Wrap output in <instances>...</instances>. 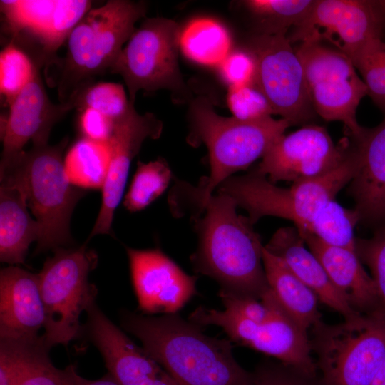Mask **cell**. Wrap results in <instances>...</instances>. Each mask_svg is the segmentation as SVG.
<instances>
[{
	"label": "cell",
	"mask_w": 385,
	"mask_h": 385,
	"mask_svg": "<svg viewBox=\"0 0 385 385\" xmlns=\"http://www.w3.org/2000/svg\"><path fill=\"white\" fill-rule=\"evenodd\" d=\"M227 195H213L203 216L193 217L197 248L195 270L215 279L219 293L261 299L270 289L262 260L264 245L249 218L237 213Z\"/></svg>",
	"instance_id": "6da1fadb"
},
{
	"label": "cell",
	"mask_w": 385,
	"mask_h": 385,
	"mask_svg": "<svg viewBox=\"0 0 385 385\" xmlns=\"http://www.w3.org/2000/svg\"><path fill=\"white\" fill-rule=\"evenodd\" d=\"M122 324L179 385H241L247 377L230 339L207 336L202 327L178 314L152 317L128 312Z\"/></svg>",
	"instance_id": "7a4b0ae2"
},
{
	"label": "cell",
	"mask_w": 385,
	"mask_h": 385,
	"mask_svg": "<svg viewBox=\"0 0 385 385\" xmlns=\"http://www.w3.org/2000/svg\"><path fill=\"white\" fill-rule=\"evenodd\" d=\"M189 117L191 144L204 143L208 150L210 175L189 192L194 217L203 213L212 192L235 173L246 169L262 158L271 145L284 134L290 123L284 118L245 121L218 115L210 98L190 101Z\"/></svg>",
	"instance_id": "3957f363"
},
{
	"label": "cell",
	"mask_w": 385,
	"mask_h": 385,
	"mask_svg": "<svg viewBox=\"0 0 385 385\" xmlns=\"http://www.w3.org/2000/svg\"><path fill=\"white\" fill-rule=\"evenodd\" d=\"M145 13V3L110 0L86 14L67 38L57 83L61 103L109 71Z\"/></svg>",
	"instance_id": "277c9868"
},
{
	"label": "cell",
	"mask_w": 385,
	"mask_h": 385,
	"mask_svg": "<svg viewBox=\"0 0 385 385\" xmlns=\"http://www.w3.org/2000/svg\"><path fill=\"white\" fill-rule=\"evenodd\" d=\"M65 138L55 145L34 146L0 175L12 177L22 185L28 206L39 227L34 255L72 244L70 221L73 210L84 195L83 189L68 180L63 160Z\"/></svg>",
	"instance_id": "5b68a950"
},
{
	"label": "cell",
	"mask_w": 385,
	"mask_h": 385,
	"mask_svg": "<svg viewBox=\"0 0 385 385\" xmlns=\"http://www.w3.org/2000/svg\"><path fill=\"white\" fill-rule=\"evenodd\" d=\"M358 163V152L353 143L346 159L321 177L283 188L254 169L246 175L229 178L217 191L231 197L245 209L252 224L265 216L281 217L292 222L302 235L319 208L350 183Z\"/></svg>",
	"instance_id": "8992f818"
},
{
	"label": "cell",
	"mask_w": 385,
	"mask_h": 385,
	"mask_svg": "<svg viewBox=\"0 0 385 385\" xmlns=\"http://www.w3.org/2000/svg\"><path fill=\"white\" fill-rule=\"evenodd\" d=\"M311 350L324 385H371L385 359V312L312 327Z\"/></svg>",
	"instance_id": "52a82bcc"
},
{
	"label": "cell",
	"mask_w": 385,
	"mask_h": 385,
	"mask_svg": "<svg viewBox=\"0 0 385 385\" xmlns=\"http://www.w3.org/2000/svg\"><path fill=\"white\" fill-rule=\"evenodd\" d=\"M86 244L55 250L37 274L45 310L43 336L50 348L78 338L81 314L95 303L96 289L89 282L88 274L98 257Z\"/></svg>",
	"instance_id": "ba28073f"
},
{
	"label": "cell",
	"mask_w": 385,
	"mask_h": 385,
	"mask_svg": "<svg viewBox=\"0 0 385 385\" xmlns=\"http://www.w3.org/2000/svg\"><path fill=\"white\" fill-rule=\"evenodd\" d=\"M180 29L172 19L147 18L136 28L109 71L123 78L134 104L140 90L166 89L179 102L192 100L179 64Z\"/></svg>",
	"instance_id": "9c48e42d"
},
{
	"label": "cell",
	"mask_w": 385,
	"mask_h": 385,
	"mask_svg": "<svg viewBox=\"0 0 385 385\" xmlns=\"http://www.w3.org/2000/svg\"><path fill=\"white\" fill-rule=\"evenodd\" d=\"M295 51L303 66L315 113L327 121L343 123L353 141L359 140L365 128L356 120V109L368 91L352 61L320 43H299Z\"/></svg>",
	"instance_id": "30bf717a"
},
{
	"label": "cell",
	"mask_w": 385,
	"mask_h": 385,
	"mask_svg": "<svg viewBox=\"0 0 385 385\" xmlns=\"http://www.w3.org/2000/svg\"><path fill=\"white\" fill-rule=\"evenodd\" d=\"M200 327H220L231 342L248 346L311 375L317 366L311 356L307 332L285 311L282 304L264 322H254L226 309L197 307L188 318Z\"/></svg>",
	"instance_id": "8fae6325"
},
{
	"label": "cell",
	"mask_w": 385,
	"mask_h": 385,
	"mask_svg": "<svg viewBox=\"0 0 385 385\" xmlns=\"http://www.w3.org/2000/svg\"><path fill=\"white\" fill-rule=\"evenodd\" d=\"M287 36L291 43H328L351 59L369 41L384 40L385 0H314Z\"/></svg>",
	"instance_id": "7c38bea8"
},
{
	"label": "cell",
	"mask_w": 385,
	"mask_h": 385,
	"mask_svg": "<svg viewBox=\"0 0 385 385\" xmlns=\"http://www.w3.org/2000/svg\"><path fill=\"white\" fill-rule=\"evenodd\" d=\"M247 49L256 60L255 85L267 98L274 114L292 125L311 119L315 112L303 66L287 34H256Z\"/></svg>",
	"instance_id": "4fadbf2b"
},
{
	"label": "cell",
	"mask_w": 385,
	"mask_h": 385,
	"mask_svg": "<svg viewBox=\"0 0 385 385\" xmlns=\"http://www.w3.org/2000/svg\"><path fill=\"white\" fill-rule=\"evenodd\" d=\"M351 147L348 138L335 145L324 128L308 125L282 135L255 170L274 184L306 181L336 168L346 159Z\"/></svg>",
	"instance_id": "5bb4252c"
},
{
	"label": "cell",
	"mask_w": 385,
	"mask_h": 385,
	"mask_svg": "<svg viewBox=\"0 0 385 385\" xmlns=\"http://www.w3.org/2000/svg\"><path fill=\"white\" fill-rule=\"evenodd\" d=\"M163 131V123L153 113L139 114L131 103L127 113L114 121L109 140L111 158L102 188L100 211L87 242L97 235L112 233L115 210L121 201L130 163L147 138L157 139Z\"/></svg>",
	"instance_id": "9a60e30c"
},
{
	"label": "cell",
	"mask_w": 385,
	"mask_h": 385,
	"mask_svg": "<svg viewBox=\"0 0 385 385\" xmlns=\"http://www.w3.org/2000/svg\"><path fill=\"white\" fill-rule=\"evenodd\" d=\"M1 139L3 150L0 173L9 170L32 140L34 146L48 144L50 132L66 113L74 108L71 102L54 104L43 87L38 67L31 81L9 105Z\"/></svg>",
	"instance_id": "2e32d148"
},
{
	"label": "cell",
	"mask_w": 385,
	"mask_h": 385,
	"mask_svg": "<svg viewBox=\"0 0 385 385\" xmlns=\"http://www.w3.org/2000/svg\"><path fill=\"white\" fill-rule=\"evenodd\" d=\"M139 308L148 314H175L196 294L188 275L159 249L126 247Z\"/></svg>",
	"instance_id": "e0dca14e"
},
{
	"label": "cell",
	"mask_w": 385,
	"mask_h": 385,
	"mask_svg": "<svg viewBox=\"0 0 385 385\" xmlns=\"http://www.w3.org/2000/svg\"><path fill=\"white\" fill-rule=\"evenodd\" d=\"M86 313L88 335L108 372L120 385H179L143 348L110 321L96 302Z\"/></svg>",
	"instance_id": "ac0fdd59"
},
{
	"label": "cell",
	"mask_w": 385,
	"mask_h": 385,
	"mask_svg": "<svg viewBox=\"0 0 385 385\" xmlns=\"http://www.w3.org/2000/svg\"><path fill=\"white\" fill-rule=\"evenodd\" d=\"M353 142L359 163L349 192L360 222L376 229L385 224V118Z\"/></svg>",
	"instance_id": "d6986e66"
},
{
	"label": "cell",
	"mask_w": 385,
	"mask_h": 385,
	"mask_svg": "<svg viewBox=\"0 0 385 385\" xmlns=\"http://www.w3.org/2000/svg\"><path fill=\"white\" fill-rule=\"evenodd\" d=\"M44 324L38 274L17 266L1 269L0 337L34 339Z\"/></svg>",
	"instance_id": "ffe728a7"
},
{
	"label": "cell",
	"mask_w": 385,
	"mask_h": 385,
	"mask_svg": "<svg viewBox=\"0 0 385 385\" xmlns=\"http://www.w3.org/2000/svg\"><path fill=\"white\" fill-rule=\"evenodd\" d=\"M295 227L279 228L265 248L280 259L291 272L317 295L319 301L342 314L344 320L361 314L355 312L335 288L316 256L304 245Z\"/></svg>",
	"instance_id": "44dd1931"
},
{
	"label": "cell",
	"mask_w": 385,
	"mask_h": 385,
	"mask_svg": "<svg viewBox=\"0 0 385 385\" xmlns=\"http://www.w3.org/2000/svg\"><path fill=\"white\" fill-rule=\"evenodd\" d=\"M302 237L333 285L355 312L367 314L379 309L375 284L356 251L327 245L309 234Z\"/></svg>",
	"instance_id": "7402d4cb"
},
{
	"label": "cell",
	"mask_w": 385,
	"mask_h": 385,
	"mask_svg": "<svg viewBox=\"0 0 385 385\" xmlns=\"http://www.w3.org/2000/svg\"><path fill=\"white\" fill-rule=\"evenodd\" d=\"M0 180V260L24 264L30 244L38 240L39 227L29 212L21 183L12 177Z\"/></svg>",
	"instance_id": "603a6c76"
},
{
	"label": "cell",
	"mask_w": 385,
	"mask_h": 385,
	"mask_svg": "<svg viewBox=\"0 0 385 385\" xmlns=\"http://www.w3.org/2000/svg\"><path fill=\"white\" fill-rule=\"evenodd\" d=\"M262 260L270 289L285 311L307 332L322 320L317 295L280 259L270 253L265 245Z\"/></svg>",
	"instance_id": "cb8c5ba5"
},
{
	"label": "cell",
	"mask_w": 385,
	"mask_h": 385,
	"mask_svg": "<svg viewBox=\"0 0 385 385\" xmlns=\"http://www.w3.org/2000/svg\"><path fill=\"white\" fill-rule=\"evenodd\" d=\"M232 38L220 21L200 17L180 31V50L189 60L207 66H217L231 52Z\"/></svg>",
	"instance_id": "d4e9b609"
},
{
	"label": "cell",
	"mask_w": 385,
	"mask_h": 385,
	"mask_svg": "<svg viewBox=\"0 0 385 385\" xmlns=\"http://www.w3.org/2000/svg\"><path fill=\"white\" fill-rule=\"evenodd\" d=\"M111 158L109 141H95L83 137L66 153V175L73 185L81 189H102Z\"/></svg>",
	"instance_id": "484cf974"
},
{
	"label": "cell",
	"mask_w": 385,
	"mask_h": 385,
	"mask_svg": "<svg viewBox=\"0 0 385 385\" xmlns=\"http://www.w3.org/2000/svg\"><path fill=\"white\" fill-rule=\"evenodd\" d=\"M360 221L355 208H346L332 199L319 208L300 235L309 234L327 245L356 251L354 229Z\"/></svg>",
	"instance_id": "4316f807"
},
{
	"label": "cell",
	"mask_w": 385,
	"mask_h": 385,
	"mask_svg": "<svg viewBox=\"0 0 385 385\" xmlns=\"http://www.w3.org/2000/svg\"><path fill=\"white\" fill-rule=\"evenodd\" d=\"M314 0H246L242 5L256 20V34H287L297 26L312 9Z\"/></svg>",
	"instance_id": "83f0119b"
},
{
	"label": "cell",
	"mask_w": 385,
	"mask_h": 385,
	"mask_svg": "<svg viewBox=\"0 0 385 385\" xmlns=\"http://www.w3.org/2000/svg\"><path fill=\"white\" fill-rule=\"evenodd\" d=\"M1 11L14 35L27 31L41 43L53 16L56 0L1 1Z\"/></svg>",
	"instance_id": "f1b7e54d"
},
{
	"label": "cell",
	"mask_w": 385,
	"mask_h": 385,
	"mask_svg": "<svg viewBox=\"0 0 385 385\" xmlns=\"http://www.w3.org/2000/svg\"><path fill=\"white\" fill-rule=\"evenodd\" d=\"M171 177V170L163 158L148 163L138 161L125 195L124 207L133 212L145 209L164 192Z\"/></svg>",
	"instance_id": "f546056e"
},
{
	"label": "cell",
	"mask_w": 385,
	"mask_h": 385,
	"mask_svg": "<svg viewBox=\"0 0 385 385\" xmlns=\"http://www.w3.org/2000/svg\"><path fill=\"white\" fill-rule=\"evenodd\" d=\"M351 60L361 76L368 96L385 112V41H369Z\"/></svg>",
	"instance_id": "4dcf8cb0"
},
{
	"label": "cell",
	"mask_w": 385,
	"mask_h": 385,
	"mask_svg": "<svg viewBox=\"0 0 385 385\" xmlns=\"http://www.w3.org/2000/svg\"><path fill=\"white\" fill-rule=\"evenodd\" d=\"M68 101L74 108H91L113 121L124 116L131 105L123 86L113 82L92 83Z\"/></svg>",
	"instance_id": "1f68e13d"
},
{
	"label": "cell",
	"mask_w": 385,
	"mask_h": 385,
	"mask_svg": "<svg viewBox=\"0 0 385 385\" xmlns=\"http://www.w3.org/2000/svg\"><path fill=\"white\" fill-rule=\"evenodd\" d=\"M49 350L43 336L34 339L0 337V385H15L25 367Z\"/></svg>",
	"instance_id": "d6a6232c"
},
{
	"label": "cell",
	"mask_w": 385,
	"mask_h": 385,
	"mask_svg": "<svg viewBox=\"0 0 385 385\" xmlns=\"http://www.w3.org/2000/svg\"><path fill=\"white\" fill-rule=\"evenodd\" d=\"M38 65L14 43L0 53V91L9 105L34 78Z\"/></svg>",
	"instance_id": "836d02e7"
},
{
	"label": "cell",
	"mask_w": 385,
	"mask_h": 385,
	"mask_svg": "<svg viewBox=\"0 0 385 385\" xmlns=\"http://www.w3.org/2000/svg\"><path fill=\"white\" fill-rule=\"evenodd\" d=\"M86 0H57L50 28L41 42L46 58L52 56L91 9Z\"/></svg>",
	"instance_id": "e575fe53"
},
{
	"label": "cell",
	"mask_w": 385,
	"mask_h": 385,
	"mask_svg": "<svg viewBox=\"0 0 385 385\" xmlns=\"http://www.w3.org/2000/svg\"><path fill=\"white\" fill-rule=\"evenodd\" d=\"M356 252L371 272L379 297V309L385 312V224L374 229L370 238H356Z\"/></svg>",
	"instance_id": "d590c367"
},
{
	"label": "cell",
	"mask_w": 385,
	"mask_h": 385,
	"mask_svg": "<svg viewBox=\"0 0 385 385\" xmlns=\"http://www.w3.org/2000/svg\"><path fill=\"white\" fill-rule=\"evenodd\" d=\"M241 385H324L319 374L311 375L283 362L265 361L248 372Z\"/></svg>",
	"instance_id": "8d00e7d4"
},
{
	"label": "cell",
	"mask_w": 385,
	"mask_h": 385,
	"mask_svg": "<svg viewBox=\"0 0 385 385\" xmlns=\"http://www.w3.org/2000/svg\"><path fill=\"white\" fill-rule=\"evenodd\" d=\"M227 103L232 116L241 120H257L274 114L267 98L255 84L228 88Z\"/></svg>",
	"instance_id": "74e56055"
},
{
	"label": "cell",
	"mask_w": 385,
	"mask_h": 385,
	"mask_svg": "<svg viewBox=\"0 0 385 385\" xmlns=\"http://www.w3.org/2000/svg\"><path fill=\"white\" fill-rule=\"evenodd\" d=\"M217 67L228 88L255 84L256 60L247 48L231 51Z\"/></svg>",
	"instance_id": "f35d334b"
},
{
	"label": "cell",
	"mask_w": 385,
	"mask_h": 385,
	"mask_svg": "<svg viewBox=\"0 0 385 385\" xmlns=\"http://www.w3.org/2000/svg\"><path fill=\"white\" fill-rule=\"evenodd\" d=\"M45 350L24 369L15 385H64L59 373Z\"/></svg>",
	"instance_id": "ab89813d"
},
{
	"label": "cell",
	"mask_w": 385,
	"mask_h": 385,
	"mask_svg": "<svg viewBox=\"0 0 385 385\" xmlns=\"http://www.w3.org/2000/svg\"><path fill=\"white\" fill-rule=\"evenodd\" d=\"M79 124L83 138L100 142L109 141L114 128L113 120L91 108L81 111Z\"/></svg>",
	"instance_id": "60d3db41"
},
{
	"label": "cell",
	"mask_w": 385,
	"mask_h": 385,
	"mask_svg": "<svg viewBox=\"0 0 385 385\" xmlns=\"http://www.w3.org/2000/svg\"><path fill=\"white\" fill-rule=\"evenodd\" d=\"M59 373L64 385H120L109 372L102 378L96 380L83 378L77 373L76 367L72 364L64 369H59Z\"/></svg>",
	"instance_id": "b9f144b4"
},
{
	"label": "cell",
	"mask_w": 385,
	"mask_h": 385,
	"mask_svg": "<svg viewBox=\"0 0 385 385\" xmlns=\"http://www.w3.org/2000/svg\"><path fill=\"white\" fill-rule=\"evenodd\" d=\"M371 385H385V359L372 380Z\"/></svg>",
	"instance_id": "7bdbcfd3"
},
{
	"label": "cell",
	"mask_w": 385,
	"mask_h": 385,
	"mask_svg": "<svg viewBox=\"0 0 385 385\" xmlns=\"http://www.w3.org/2000/svg\"><path fill=\"white\" fill-rule=\"evenodd\" d=\"M384 41H385V37H384Z\"/></svg>",
	"instance_id": "ee69618b"
}]
</instances>
